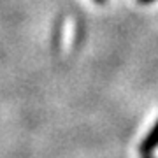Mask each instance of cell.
Instances as JSON below:
<instances>
[{"instance_id": "obj_1", "label": "cell", "mask_w": 158, "mask_h": 158, "mask_svg": "<svg viewBox=\"0 0 158 158\" xmlns=\"http://www.w3.org/2000/svg\"><path fill=\"white\" fill-rule=\"evenodd\" d=\"M156 148H158V119L156 123L151 127V130L146 134V137L141 141L139 153H141V156H146V155H151Z\"/></svg>"}, {"instance_id": "obj_2", "label": "cell", "mask_w": 158, "mask_h": 158, "mask_svg": "<svg viewBox=\"0 0 158 158\" xmlns=\"http://www.w3.org/2000/svg\"><path fill=\"white\" fill-rule=\"evenodd\" d=\"M139 4H142V6H146V4H151V2H155V0H137Z\"/></svg>"}, {"instance_id": "obj_3", "label": "cell", "mask_w": 158, "mask_h": 158, "mask_svg": "<svg viewBox=\"0 0 158 158\" xmlns=\"http://www.w3.org/2000/svg\"><path fill=\"white\" fill-rule=\"evenodd\" d=\"M95 4H98V6H104V4H107V0H93Z\"/></svg>"}, {"instance_id": "obj_4", "label": "cell", "mask_w": 158, "mask_h": 158, "mask_svg": "<svg viewBox=\"0 0 158 158\" xmlns=\"http://www.w3.org/2000/svg\"><path fill=\"white\" fill-rule=\"evenodd\" d=\"M142 158H155L153 155H146V156H142Z\"/></svg>"}]
</instances>
